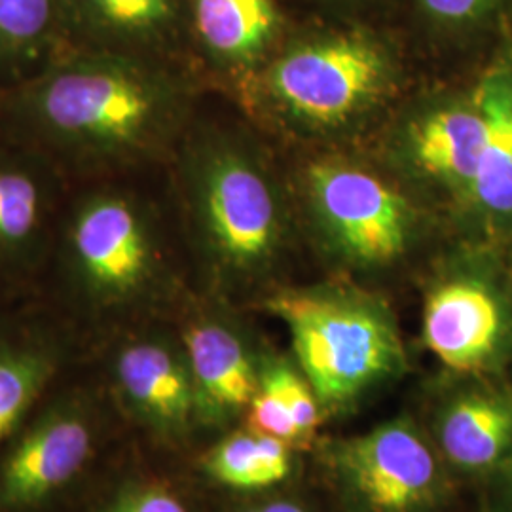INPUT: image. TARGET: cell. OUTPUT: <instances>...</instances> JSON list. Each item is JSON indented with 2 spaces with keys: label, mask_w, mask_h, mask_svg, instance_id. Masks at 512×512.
<instances>
[{
  "label": "cell",
  "mask_w": 512,
  "mask_h": 512,
  "mask_svg": "<svg viewBox=\"0 0 512 512\" xmlns=\"http://www.w3.org/2000/svg\"><path fill=\"white\" fill-rule=\"evenodd\" d=\"M179 110L164 61L67 50L0 92V131L84 183L139 173L167 148Z\"/></svg>",
  "instance_id": "cell-1"
},
{
  "label": "cell",
  "mask_w": 512,
  "mask_h": 512,
  "mask_svg": "<svg viewBox=\"0 0 512 512\" xmlns=\"http://www.w3.org/2000/svg\"><path fill=\"white\" fill-rule=\"evenodd\" d=\"M135 175L71 184L46 264L99 317L137 304L162 272L164 236Z\"/></svg>",
  "instance_id": "cell-2"
},
{
  "label": "cell",
  "mask_w": 512,
  "mask_h": 512,
  "mask_svg": "<svg viewBox=\"0 0 512 512\" xmlns=\"http://www.w3.org/2000/svg\"><path fill=\"white\" fill-rule=\"evenodd\" d=\"M186 145L179 160L198 247L228 272L260 264L279 234L268 179L247 152L222 135L194 137Z\"/></svg>",
  "instance_id": "cell-3"
},
{
  "label": "cell",
  "mask_w": 512,
  "mask_h": 512,
  "mask_svg": "<svg viewBox=\"0 0 512 512\" xmlns=\"http://www.w3.org/2000/svg\"><path fill=\"white\" fill-rule=\"evenodd\" d=\"M268 308L287 325L302 372L323 403H348L403 365L391 321L365 300L289 293Z\"/></svg>",
  "instance_id": "cell-4"
},
{
  "label": "cell",
  "mask_w": 512,
  "mask_h": 512,
  "mask_svg": "<svg viewBox=\"0 0 512 512\" xmlns=\"http://www.w3.org/2000/svg\"><path fill=\"white\" fill-rule=\"evenodd\" d=\"M391 74L393 48L384 33L349 19L298 35L275 57L266 78L298 118L334 126L372 105Z\"/></svg>",
  "instance_id": "cell-5"
},
{
  "label": "cell",
  "mask_w": 512,
  "mask_h": 512,
  "mask_svg": "<svg viewBox=\"0 0 512 512\" xmlns=\"http://www.w3.org/2000/svg\"><path fill=\"white\" fill-rule=\"evenodd\" d=\"M69 186L35 148L0 131V279L46 270Z\"/></svg>",
  "instance_id": "cell-6"
},
{
  "label": "cell",
  "mask_w": 512,
  "mask_h": 512,
  "mask_svg": "<svg viewBox=\"0 0 512 512\" xmlns=\"http://www.w3.org/2000/svg\"><path fill=\"white\" fill-rule=\"evenodd\" d=\"M310 188L319 217L349 258L384 264L403 253L410 211L384 181L351 165L315 164Z\"/></svg>",
  "instance_id": "cell-7"
},
{
  "label": "cell",
  "mask_w": 512,
  "mask_h": 512,
  "mask_svg": "<svg viewBox=\"0 0 512 512\" xmlns=\"http://www.w3.org/2000/svg\"><path fill=\"white\" fill-rule=\"evenodd\" d=\"M334 465L372 509L406 512L437 486V459L420 433L401 421L382 425L334 450Z\"/></svg>",
  "instance_id": "cell-8"
},
{
  "label": "cell",
  "mask_w": 512,
  "mask_h": 512,
  "mask_svg": "<svg viewBox=\"0 0 512 512\" xmlns=\"http://www.w3.org/2000/svg\"><path fill=\"white\" fill-rule=\"evenodd\" d=\"M69 50L164 61L188 29L184 0H61Z\"/></svg>",
  "instance_id": "cell-9"
},
{
  "label": "cell",
  "mask_w": 512,
  "mask_h": 512,
  "mask_svg": "<svg viewBox=\"0 0 512 512\" xmlns=\"http://www.w3.org/2000/svg\"><path fill=\"white\" fill-rule=\"evenodd\" d=\"M507 334V311L499 294L476 277H456L429 294L423 338L442 365L473 372L490 365Z\"/></svg>",
  "instance_id": "cell-10"
},
{
  "label": "cell",
  "mask_w": 512,
  "mask_h": 512,
  "mask_svg": "<svg viewBox=\"0 0 512 512\" xmlns=\"http://www.w3.org/2000/svg\"><path fill=\"white\" fill-rule=\"evenodd\" d=\"M92 429L74 410H57L25 435L0 475V507L23 509L54 494L92 452Z\"/></svg>",
  "instance_id": "cell-11"
},
{
  "label": "cell",
  "mask_w": 512,
  "mask_h": 512,
  "mask_svg": "<svg viewBox=\"0 0 512 512\" xmlns=\"http://www.w3.org/2000/svg\"><path fill=\"white\" fill-rule=\"evenodd\" d=\"M475 99L486 133L469 196L495 226L512 228V33L495 46Z\"/></svg>",
  "instance_id": "cell-12"
},
{
  "label": "cell",
  "mask_w": 512,
  "mask_h": 512,
  "mask_svg": "<svg viewBox=\"0 0 512 512\" xmlns=\"http://www.w3.org/2000/svg\"><path fill=\"white\" fill-rule=\"evenodd\" d=\"M114 378L131 403L162 425H183L198 403L184 351L156 336H129L112 355Z\"/></svg>",
  "instance_id": "cell-13"
},
{
  "label": "cell",
  "mask_w": 512,
  "mask_h": 512,
  "mask_svg": "<svg viewBox=\"0 0 512 512\" xmlns=\"http://www.w3.org/2000/svg\"><path fill=\"white\" fill-rule=\"evenodd\" d=\"M184 8L196 44L226 69L255 65L285 33L277 0H184Z\"/></svg>",
  "instance_id": "cell-14"
},
{
  "label": "cell",
  "mask_w": 512,
  "mask_h": 512,
  "mask_svg": "<svg viewBox=\"0 0 512 512\" xmlns=\"http://www.w3.org/2000/svg\"><path fill=\"white\" fill-rule=\"evenodd\" d=\"M183 351L202 403L219 414L249 406L258 378L234 330L215 319L196 321L184 330Z\"/></svg>",
  "instance_id": "cell-15"
},
{
  "label": "cell",
  "mask_w": 512,
  "mask_h": 512,
  "mask_svg": "<svg viewBox=\"0 0 512 512\" xmlns=\"http://www.w3.org/2000/svg\"><path fill=\"white\" fill-rule=\"evenodd\" d=\"M65 359L63 338L48 325L0 327V439H4L52 382Z\"/></svg>",
  "instance_id": "cell-16"
},
{
  "label": "cell",
  "mask_w": 512,
  "mask_h": 512,
  "mask_svg": "<svg viewBox=\"0 0 512 512\" xmlns=\"http://www.w3.org/2000/svg\"><path fill=\"white\" fill-rule=\"evenodd\" d=\"M61 0H0V92L67 52Z\"/></svg>",
  "instance_id": "cell-17"
},
{
  "label": "cell",
  "mask_w": 512,
  "mask_h": 512,
  "mask_svg": "<svg viewBox=\"0 0 512 512\" xmlns=\"http://www.w3.org/2000/svg\"><path fill=\"white\" fill-rule=\"evenodd\" d=\"M484 133V114L473 95V101L448 105L421 120L412 152L425 173L471 194Z\"/></svg>",
  "instance_id": "cell-18"
},
{
  "label": "cell",
  "mask_w": 512,
  "mask_h": 512,
  "mask_svg": "<svg viewBox=\"0 0 512 512\" xmlns=\"http://www.w3.org/2000/svg\"><path fill=\"white\" fill-rule=\"evenodd\" d=\"M440 442L452 463L463 469H488L512 446V404L490 393L459 397L440 423Z\"/></svg>",
  "instance_id": "cell-19"
},
{
  "label": "cell",
  "mask_w": 512,
  "mask_h": 512,
  "mask_svg": "<svg viewBox=\"0 0 512 512\" xmlns=\"http://www.w3.org/2000/svg\"><path fill=\"white\" fill-rule=\"evenodd\" d=\"M414 27L446 48L495 46L512 33V0H408Z\"/></svg>",
  "instance_id": "cell-20"
},
{
  "label": "cell",
  "mask_w": 512,
  "mask_h": 512,
  "mask_svg": "<svg viewBox=\"0 0 512 512\" xmlns=\"http://www.w3.org/2000/svg\"><path fill=\"white\" fill-rule=\"evenodd\" d=\"M207 471L220 484L239 490L268 488L291 471L287 442L258 433H236L211 452Z\"/></svg>",
  "instance_id": "cell-21"
},
{
  "label": "cell",
  "mask_w": 512,
  "mask_h": 512,
  "mask_svg": "<svg viewBox=\"0 0 512 512\" xmlns=\"http://www.w3.org/2000/svg\"><path fill=\"white\" fill-rule=\"evenodd\" d=\"M262 376L272 382L283 403L287 404L300 439H308L319 425V404L310 382L281 363L268 366Z\"/></svg>",
  "instance_id": "cell-22"
},
{
  "label": "cell",
  "mask_w": 512,
  "mask_h": 512,
  "mask_svg": "<svg viewBox=\"0 0 512 512\" xmlns=\"http://www.w3.org/2000/svg\"><path fill=\"white\" fill-rule=\"evenodd\" d=\"M249 427L253 433L285 442L300 440L287 404L283 403L277 389L264 376H260L256 393L249 403Z\"/></svg>",
  "instance_id": "cell-23"
},
{
  "label": "cell",
  "mask_w": 512,
  "mask_h": 512,
  "mask_svg": "<svg viewBox=\"0 0 512 512\" xmlns=\"http://www.w3.org/2000/svg\"><path fill=\"white\" fill-rule=\"evenodd\" d=\"M109 512H186L183 503L156 486H137L118 495Z\"/></svg>",
  "instance_id": "cell-24"
},
{
  "label": "cell",
  "mask_w": 512,
  "mask_h": 512,
  "mask_svg": "<svg viewBox=\"0 0 512 512\" xmlns=\"http://www.w3.org/2000/svg\"><path fill=\"white\" fill-rule=\"evenodd\" d=\"M313 4L327 8L340 18L357 19L380 0H310Z\"/></svg>",
  "instance_id": "cell-25"
},
{
  "label": "cell",
  "mask_w": 512,
  "mask_h": 512,
  "mask_svg": "<svg viewBox=\"0 0 512 512\" xmlns=\"http://www.w3.org/2000/svg\"><path fill=\"white\" fill-rule=\"evenodd\" d=\"M251 512H306L302 507L294 505V503H272V505H266L262 509H256Z\"/></svg>",
  "instance_id": "cell-26"
}]
</instances>
